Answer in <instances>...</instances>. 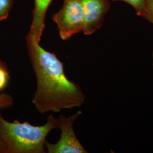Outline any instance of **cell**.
Returning <instances> with one entry per match:
<instances>
[{
    "label": "cell",
    "instance_id": "cell-6",
    "mask_svg": "<svg viewBox=\"0 0 153 153\" xmlns=\"http://www.w3.org/2000/svg\"><path fill=\"white\" fill-rule=\"evenodd\" d=\"M53 0H34L33 21L27 35L40 43L45 28V17Z\"/></svg>",
    "mask_w": 153,
    "mask_h": 153
},
{
    "label": "cell",
    "instance_id": "cell-8",
    "mask_svg": "<svg viewBox=\"0 0 153 153\" xmlns=\"http://www.w3.org/2000/svg\"><path fill=\"white\" fill-rule=\"evenodd\" d=\"M14 104V100L12 96L6 93L0 94V111L10 107ZM5 149L4 143L0 140V153H2Z\"/></svg>",
    "mask_w": 153,
    "mask_h": 153
},
{
    "label": "cell",
    "instance_id": "cell-11",
    "mask_svg": "<svg viewBox=\"0 0 153 153\" xmlns=\"http://www.w3.org/2000/svg\"><path fill=\"white\" fill-rule=\"evenodd\" d=\"M145 19L153 24V0H146V16Z\"/></svg>",
    "mask_w": 153,
    "mask_h": 153
},
{
    "label": "cell",
    "instance_id": "cell-5",
    "mask_svg": "<svg viewBox=\"0 0 153 153\" xmlns=\"http://www.w3.org/2000/svg\"><path fill=\"white\" fill-rule=\"evenodd\" d=\"M84 12L83 33L91 35L103 25L104 17L110 9L108 0H79Z\"/></svg>",
    "mask_w": 153,
    "mask_h": 153
},
{
    "label": "cell",
    "instance_id": "cell-10",
    "mask_svg": "<svg viewBox=\"0 0 153 153\" xmlns=\"http://www.w3.org/2000/svg\"><path fill=\"white\" fill-rule=\"evenodd\" d=\"M10 79L9 73L7 68L0 67V91L7 86Z\"/></svg>",
    "mask_w": 153,
    "mask_h": 153
},
{
    "label": "cell",
    "instance_id": "cell-7",
    "mask_svg": "<svg viewBox=\"0 0 153 153\" xmlns=\"http://www.w3.org/2000/svg\"><path fill=\"white\" fill-rule=\"evenodd\" d=\"M125 2L131 5L136 11L138 16L145 19L146 16V0H112Z\"/></svg>",
    "mask_w": 153,
    "mask_h": 153
},
{
    "label": "cell",
    "instance_id": "cell-4",
    "mask_svg": "<svg viewBox=\"0 0 153 153\" xmlns=\"http://www.w3.org/2000/svg\"><path fill=\"white\" fill-rule=\"evenodd\" d=\"M81 111L66 117L61 115L58 118V128L60 129V140L56 143L45 142V148L48 153H87L76 138L73 129V124L81 115Z\"/></svg>",
    "mask_w": 153,
    "mask_h": 153
},
{
    "label": "cell",
    "instance_id": "cell-2",
    "mask_svg": "<svg viewBox=\"0 0 153 153\" xmlns=\"http://www.w3.org/2000/svg\"><path fill=\"white\" fill-rule=\"evenodd\" d=\"M58 118L49 115L44 126H34L17 120L9 122L0 111V140L2 153H45V142L49 132L58 128Z\"/></svg>",
    "mask_w": 153,
    "mask_h": 153
},
{
    "label": "cell",
    "instance_id": "cell-12",
    "mask_svg": "<svg viewBox=\"0 0 153 153\" xmlns=\"http://www.w3.org/2000/svg\"><path fill=\"white\" fill-rule=\"evenodd\" d=\"M0 67H3V68H7V64H6L5 62H4L3 61L1 60V59H0Z\"/></svg>",
    "mask_w": 153,
    "mask_h": 153
},
{
    "label": "cell",
    "instance_id": "cell-13",
    "mask_svg": "<svg viewBox=\"0 0 153 153\" xmlns=\"http://www.w3.org/2000/svg\"><path fill=\"white\" fill-rule=\"evenodd\" d=\"M152 58H153V54H152Z\"/></svg>",
    "mask_w": 153,
    "mask_h": 153
},
{
    "label": "cell",
    "instance_id": "cell-3",
    "mask_svg": "<svg viewBox=\"0 0 153 153\" xmlns=\"http://www.w3.org/2000/svg\"><path fill=\"white\" fill-rule=\"evenodd\" d=\"M60 38L68 40L84 27V12L79 0H64L60 10L52 16Z\"/></svg>",
    "mask_w": 153,
    "mask_h": 153
},
{
    "label": "cell",
    "instance_id": "cell-1",
    "mask_svg": "<svg viewBox=\"0 0 153 153\" xmlns=\"http://www.w3.org/2000/svg\"><path fill=\"white\" fill-rule=\"evenodd\" d=\"M26 40L37 81L32 103L39 112L57 113L81 107L85 95L78 84L66 76L64 64L55 53L42 47L28 35Z\"/></svg>",
    "mask_w": 153,
    "mask_h": 153
},
{
    "label": "cell",
    "instance_id": "cell-9",
    "mask_svg": "<svg viewBox=\"0 0 153 153\" xmlns=\"http://www.w3.org/2000/svg\"><path fill=\"white\" fill-rule=\"evenodd\" d=\"M13 3V0H0V21L8 18Z\"/></svg>",
    "mask_w": 153,
    "mask_h": 153
}]
</instances>
